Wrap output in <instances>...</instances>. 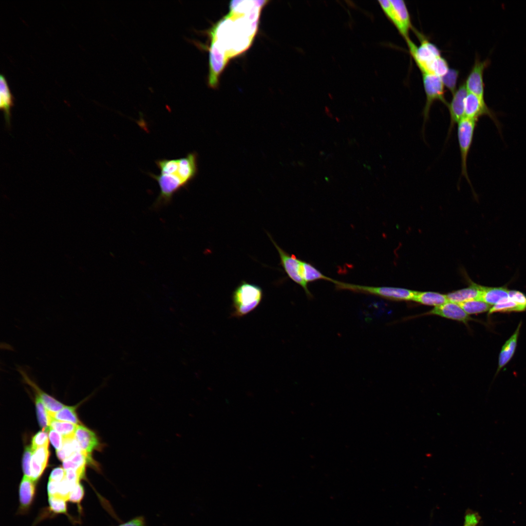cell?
I'll return each instance as SVG.
<instances>
[{
	"instance_id": "d6986e66",
	"label": "cell",
	"mask_w": 526,
	"mask_h": 526,
	"mask_svg": "<svg viewBox=\"0 0 526 526\" xmlns=\"http://www.w3.org/2000/svg\"><path fill=\"white\" fill-rule=\"evenodd\" d=\"M13 96L7 84L5 76H0V108L3 111L6 123L10 124L11 109L13 105Z\"/></svg>"
},
{
	"instance_id": "6da1fadb",
	"label": "cell",
	"mask_w": 526,
	"mask_h": 526,
	"mask_svg": "<svg viewBox=\"0 0 526 526\" xmlns=\"http://www.w3.org/2000/svg\"><path fill=\"white\" fill-rule=\"evenodd\" d=\"M266 1H232L231 12L225 16L209 32L211 40L209 54H219L225 64L228 60L246 50L257 32L261 10Z\"/></svg>"
},
{
	"instance_id": "7c38bea8",
	"label": "cell",
	"mask_w": 526,
	"mask_h": 526,
	"mask_svg": "<svg viewBox=\"0 0 526 526\" xmlns=\"http://www.w3.org/2000/svg\"><path fill=\"white\" fill-rule=\"evenodd\" d=\"M468 93L465 84L463 83L452 94L451 100L447 105L450 113V123L447 140L450 136L455 124L464 117L465 102Z\"/></svg>"
},
{
	"instance_id": "f35d334b",
	"label": "cell",
	"mask_w": 526,
	"mask_h": 526,
	"mask_svg": "<svg viewBox=\"0 0 526 526\" xmlns=\"http://www.w3.org/2000/svg\"><path fill=\"white\" fill-rule=\"evenodd\" d=\"M479 519L478 514L474 513H468L465 516L463 526H476Z\"/></svg>"
},
{
	"instance_id": "f546056e",
	"label": "cell",
	"mask_w": 526,
	"mask_h": 526,
	"mask_svg": "<svg viewBox=\"0 0 526 526\" xmlns=\"http://www.w3.org/2000/svg\"><path fill=\"white\" fill-rule=\"evenodd\" d=\"M459 72L454 69H449L447 73L441 77L444 85L453 94L456 90Z\"/></svg>"
},
{
	"instance_id": "603a6c76",
	"label": "cell",
	"mask_w": 526,
	"mask_h": 526,
	"mask_svg": "<svg viewBox=\"0 0 526 526\" xmlns=\"http://www.w3.org/2000/svg\"><path fill=\"white\" fill-rule=\"evenodd\" d=\"M49 420V427L59 433L63 438L75 437V432L78 425L58 421L50 416Z\"/></svg>"
},
{
	"instance_id": "30bf717a",
	"label": "cell",
	"mask_w": 526,
	"mask_h": 526,
	"mask_svg": "<svg viewBox=\"0 0 526 526\" xmlns=\"http://www.w3.org/2000/svg\"><path fill=\"white\" fill-rule=\"evenodd\" d=\"M464 117L478 120L479 117L487 115L494 122L500 130V124L495 113L489 108L484 99L471 93H468L465 102Z\"/></svg>"
},
{
	"instance_id": "44dd1931",
	"label": "cell",
	"mask_w": 526,
	"mask_h": 526,
	"mask_svg": "<svg viewBox=\"0 0 526 526\" xmlns=\"http://www.w3.org/2000/svg\"><path fill=\"white\" fill-rule=\"evenodd\" d=\"M508 291L505 287H492L483 286L479 300L490 305H494L508 298Z\"/></svg>"
},
{
	"instance_id": "5b68a950",
	"label": "cell",
	"mask_w": 526,
	"mask_h": 526,
	"mask_svg": "<svg viewBox=\"0 0 526 526\" xmlns=\"http://www.w3.org/2000/svg\"><path fill=\"white\" fill-rule=\"evenodd\" d=\"M416 34L420 40L421 44L417 47L410 38L407 39L406 42L409 52L422 74H432V68L433 62L436 58L441 56L440 50L422 37L420 33L416 31Z\"/></svg>"
},
{
	"instance_id": "7402d4cb",
	"label": "cell",
	"mask_w": 526,
	"mask_h": 526,
	"mask_svg": "<svg viewBox=\"0 0 526 526\" xmlns=\"http://www.w3.org/2000/svg\"><path fill=\"white\" fill-rule=\"evenodd\" d=\"M301 274L307 283L319 280L330 282H332L333 280L332 278L324 275L312 264L302 260L301 264Z\"/></svg>"
},
{
	"instance_id": "ffe728a7",
	"label": "cell",
	"mask_w": 526,
	"mask_h": 526,
	"mask_svg": "<svg viewBox=\"0 0 526 526\" xmlns=\"http://www.w3.org/2000/svg\"><path fill=\"white\" fill-rule=\"evenodd\" d=\"M412 301L434 307L449 301L446 294L431 291H416Z\"/></svg>"
},
{
	"instance_id": "9c48e42d",
	"label": "cell",
	"mask_w": 526,
	"mask_h": 526,
	"mask_svg": "<svg viewBox=\"0 0 526 526\" xmlns=\"http://www.w3.org/2000/svg\"><path fill=\"white\" fill-rule=\"evenodd\" d=\"M268 235L279 253L281 264L288 277L303 288L308 298L312 299L313 295L308 288V283L303 280L301 276V260L298 259L294 254H288L275 243L269 234Z\"/></svg>"
},
{
	"instance_id": "ac0fdd59",
	"label": "cell",
	"mask_w": 526,
	"mask_h": 526,
	"mask_svg": "<svg viewBox=\"0 0 526 526\" xmlns=\"http://www.w3.org/2000/svg\"><path fill=\"white\" fill-rule=\"evenodd\" d=\"M521 324V322H520L515 332L502 346L499 355L498 365L496 375L508 363L513 356L517 345Z\"/></svg>"
},
{
	"instance_id": "f1b7e54d",
	"label": "cell",
	"mask_w": 526,
	"mask_h": 526,
	"mask_svg": "<svg viewBox=\"0 0 526 526\" xmlns=\"http://www.w3.org/2000/svg\"><path fill=\"white\" fill-rule=\"evenodd\" d=\"M67 501L64 498L58 495L48 496L50 510L56 514H67Z\"/></svg>"
},
{
	"instance_id": "9a60e30c",
	"label": "cell",
	"mask_w": 526,
	"mask_h": 526,
	"mask_svg": "<svg viewBox=\"0 0 526 526\" xmlns=\"http://www.w3.org/2000/svg\"><path fill=\"white\" fill-rule=\"evenodd\" d=\"M75 437L77 441L81 451L88 457L100 445L95 433L84 426L78 425L76 429Z\"/></svg>"
},
{
	"instance_id": "74e56055",
	"label": "cell",
	"mask_w": 526,
	"mask_h": 526,
	"mask_svg": "<svg viewBox=\"0 0 526 526\" xmlns=\"http://www.w3.org/2000/svg\"><path fill=\"white\" fill-rule=\"evenodd\" d=\"M116 526H147V524L145 518L139 516Z\"/></svg>"
},
{
	"instance_id": "5bb4252c",
	"label": "cell",
	"mask_w": 526,
	"mask_h": 526,
	"mask_svg": "<svg viewBox=\"0 0 526 526\" xmlns=\"http://www.w3.org/2000/svg\"><path fill=\"white\" fill-rule=\"evenodd\" d=\"M19 511L23 514L27 512L32 506L36 495L35 481L31 478L23 476L19 486Z\"/></svg>"
},
{
	"instance_id": "d6a6232c",
	"label": "cell",
	"mask_w": 526,
	"mask_h": 526,
	"mask_svg": "<svg viewBox=\"0 0 526 526\" xmlns=\"http://www.w3.org/2000/svg\"><path fill=\"white\" fill-rule=\"evenodd\" d=\"M84 496V489L82 485L78 483L71 490L68 497V501L79 504Z\"/></svg>"
},
{
	"instance_id": "2e32d148",
	"label": "cell",
	"mask_w": 526,
	"mask_h": 526,
	"mask_svg": "<svg viewBox=\"0 0 526 526\" xmlns=\"http://www.w3.org/2000/svg\"><path fill=\"white\" fill-rule=\"evenodd\" d=\"M50 455L48 446H42L36 449L32 457L31 463V478L35 481L38 480L46 468Z\"/></svg>"
},
{
	"instance_id": "8d00e7d4",
	"label": "cell",
	"mask_w": 526,
	"mask_h": 526,
	"mask_svg": "<svg viewBox=\"0 0 526 526\" xmlns=\"http://www.w3.org/2000/svg\"><path fill=\"white\" fill-rule=\"evenodd\" d=\"M65 470L63 468H56L52 471L49 480L60 482L65 477Z\"/></svg>"
},
{
	"instance_id": "7a4b0ae2",
	"label": "cell",
	"mask_w": 526,
	"mask_h": 526,
	"mask_svg": "<svg viewBox=\"0 0 526 526\" xmlns=\"http://www.w3.org/2000/svg\"><path fill=\"white\" fill-rule=\"evenodd\" d=\"M198 158L197 152H192L184 157L163 158L155 161L159 174L148 173L157 182L160 188V193L152 207L156 209L168 205L176 193L188 187L198 174Z\"/></svg>"
},
{
	"instance_id": "d590c367",
	"label": "cell",
	"mask_w": 526,
	"mask_h": 526,
	"mask_svg": "<svg viewBox=\"0 0 526 526\" xmlns=\"http://www.w3.org/2000/svg\"><path fill=\"white\" fill-rule=\"evenodd\" d=\"M49 437L52 444L56 448V450L62 448L63 443V437L59 433L50 428Z\"/></svg>"
},
{
	"instance_id": "4dcf8cb0",
	"label": "cell",
	"mask_w": 526,
	"mask_h": 526,
	"mask_svg": "<svg viewBox=\"0 0 526 526\" xmlns=\"http://www.w3.org/2000/svg\"><path fill=\"white\" fill-rule=\"evenodd\" d=\"M449 69L446 60L440 56L436 58L432 64V73L441 77L447 73Z\"/></svg>"
},
{
	"instance_id": "1f68e13d",
	"label": "cell",
	"mask_w": 526,
	"mask_h": 526,
	"mask_svg": "<svg viewBox=\"0 0 526 526\" xmlns=\"http://www.w3.org/2000/svg\"><path fill=\"white\" fill-rule=\"evenodd\" d=\"M49 440L48 433L45 431L38 432L32 438L31 448L34 451L37 448L42 446H48Z\"/></svg>"
},
{
	"instance_id": "3957f363",
	"label": "cell",
	"mask_w": 526,
	"mask_h": 526,
	"mask_svg": "<svg viewBox=\"0 0 526 526\" xmlns=\"http://www.w3.org/2000/svg\"><path fill=\"white\" fill-rule=\"evenodd\" d=\"M332 282L335 284L338 290H346L355 293L373 295L393 301H413L416 292L399 287L362 285L334 279Z\"/></svg>"
},
{
	"instance_id": "4fadbf2b",
	"label": "cell",
	"mask_w": 526,
	"mask_h": 526,
	"mask_svg": "<svg viewBox=\"0 0 526 526\" xmlns=\"http://www.w3.org/2000/svg\"><path fill=\"white\" fill-rule=\"evenodd\" d=\"M421 315H436L465 324L474 319L464 311L459 304L449 301L441 305L434 307Z\"/></svg>"
},
{
	"instance_id": "8992f818",
	"label": "cell",
	"mask_w": 526,
	"mask_h": 526,
	"mask_svg": "<svg viewBox=\"0 0 526 526\" xmlns=\"http://www.w3.org/2000/svg\"><path fill=\"white\" fill-rule=\"evenodd\" d=\"M380 5L405 41L409 39V32L413 27L405 1L403 0H385Z\"/></svg>"
},
{
	"instance_id": "484cf974",
	"label": "cell",
	"mask_w": 526,
	"mask_h": 526,
	"mask_svg": "<svg viewBox=\"0 0 526 526\" xmlns=\"http://www.w3.org/2000/svg\"><path fill=\"white\" fill-rule=\"evenodd\" d=\"M48 413L50 416L56 420L79 425V421L74 407L64 406L60 411L57 412L52 413L48 411Z\"/></svg>"
},
{
	"instance_id": "83f0119b",
	"label": "cell",
	"mask_w": 526,
	"mask_h": 526,
	"mask_svg": "<svg viewBox=\"0 0 526 526\" xmlns=\"http://www.w3.org/2000/svg\"><path fill=\"white\" fill-rule=\"evenodd\" d=\"M36 406L39 425L43 429V431H46L49 427V416L47 409L37 394L36 397Z\"/></svg>"
},
{
	"instance_id": "e575fe53",
	"label": "cell",
	"mask_w": 526,
	"mask_h": 526,
	"mask_svg": "<svg viewBox=\"0 0 526 526\" xmlns=\"http://www.w3.org/2000/svg\"><path fill=\"white\" fill-rule=\"evenodd\" d=\"M508 298L525 311L526 310V296L523 293L516 290H509Z\"/></svg>"
},
{
	"instance_id": "8fae6325",
	"label": "cell",
	"mask_w": 526,
	"mask_h": 526,
	"mask_svg": "<svg viewBox=\"0 0 526 526\" xmlns=\"http://www.w3.org/2000/svg\"><path fill=\"white\" fill-rule=\"evenodd\" d=\"M490 60L486 59L481 61L476 58L470 72L465 83L469 93L475 94L484 99V83L483 74L484 70L489 65Z\"/></svg>"
},
{
	"instance_id": "d4e9b609",
	"label": "cell",
	"mask_w": 526,
	"mask_h": 526,
	"mask_svg": "<svg viewBox=\"0 0 526 526\" xmlns=\"http://www.w3.org/2000/svg\"><path fill=\"white\" fill-rule=\"evenodd\" d=\"M468 315L477 314L489 311L491 305L480 300H472L459 304Z\"/></svg>"
},
{
	"instance_id": "277c9868",
	"label": "cell",
	"mask_w": 526,
	"mask_h": 526,
	"mask_svg": "<svg viewBox=\"0 0 526 526\" xmlns=\"http://www.w3.org/2000/svg\"><path fill=\"white\" fill-rule=\"evenodd\" d=\"M263 290L258 285L243 281L232 295L233 317H242L254 310L260 303Z\"/></svg>"
},
{
	"instance_id": "52a82bcc",
	"label": "cell",
	"mask_w": 526,
	"mask_h": 526,
	"mask_svg": "<svg viewBox=\"0 0 526 526\" xmlns=\"http://www.w3.org/2000/svg\"><path fill=\"white\" fill-rule=\"evenodd\" d=\"M477 120L464 117L457 125V138L459 146L461 176L471 186L467 170L468 154L472 145Z\"/></svg>"
},
{
	"instance_id": "ba28073f",
	"label": "cell",
	"mask_w": 526,
	"mask_h": 526,
	"mask_svg": "<svg viewBox=\"0 0 526 526\" xmlns=\"http://www.w3.org/2000/svg\"><path fill=\"white\" fill-rule=\"evenodd\" d=\"M423 83L426 94V102L423 110V133L425 125L429 118L430 111L433 103L439 100L447 106L448 103L444 96V85L441 77L434 74L423 73Z\"/></svg>"
},
{
	"instance_id": "e0dca14e",
	"label": "cell",
	"mask_w": 526,
	"mask_h": 526,
	"mask_svg": "<svg viewBox=\"0 0 526 526\" xmlns=\"http://www.w3.org/2000/svg\"><path fill=\"white\" fill-rule=\"evenodd\" d=\"M483 286L471 283L468 287L451 292L446 294L448 301L460 304L472 300H479Z\"/></svg>"
},
{
	"instance_id": "cb8c5ba5",
	"label": "cell",
	"mask_w": 526,
	"mask_h": 526,
	"mask_svg": "<svg viewBox=\"0 0 526 526\" xmlns=\"http://www.w3.org/2000/svg\"><path fill=\"white\" fill-rule=\"evenodd\" d=\"M81 451L79 445L75 437L63 438L62 448L56 450L58 458L62 461L75 453Z\"/></svg>"
},
{
	"instance_id": "836d02e7",
	"label": "cell",
	"mask_w": 526,
	"mask_h": 526,
	"mask_svg": "<svg viewBox=\"0 0 526 526\" xmlns=\"http://www.w3.org/2000/svg\"><path fill=\"white\" fill-rule=\"evenodd\" d=\"M33 451L31 447H27L24 452L22 458V469L24 475L31 478V463Z\"/></svg>"
},
{
	"instance_id": "4316f807",
	"label": "cell",
	"mask_w": 526,
	"mask_h": 526,
	"mask_svg": "<svg viewBox=\"0 0 526 526\" xmlns=\"http://www.w3.org/2000/svg\"><path fill=\"white\" fill-rule=\"evenodd\" d=\"M525 311L508 298L491 306L488 314L496 312H522Z\"/></svg>"
}]
</instances>
